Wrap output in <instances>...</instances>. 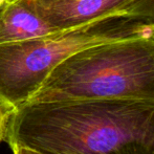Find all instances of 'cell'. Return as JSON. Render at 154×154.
<instances>
[{
	"label": "cell",
	"mask_w": 154,
	"mask_h": 154,
	"mask_svg": "<svg viewBox=\"0 0 154 154\" xmlns=\"http://www.w3.org/2000/svg\"><path fill=\"white\" fill-rule=\"evenodd\" d=\"M4 140L42 154H154V100L29 102L10 112Z\"/></svg>",
	"instance_id": "1"
},
{
	"label": "cell",
	"mask_w": 154,
	"mask_h": 154,
	"mask_svg": "<svg viewBox=\"0 0 154 154\" xmlns=\"http://www.w3.org/2000/svg\"><path fill=\"white\" fill-rule=\"evenodd\" d=\"M92 99L154 100L153 34L73 54L53 69L29 102Z\"/></svg>",
	"instance_id": "2"
},
{
	"label": "cell",
	"mask_w": 154,
	"mask_h": 154,
	"mask_svg": "<svg viewBox=\"0 0 154 154\" xmlns=\"http://www.w3.org/2000/svg\"><path fill=\"white\" fill-rule=\"evenodd\" d=\"M154 26L121 13L42 38L0 45V106L12 111L40 89L53 69L80 51L152 34Z\"/></svg>",
	"instance_id": "3"
},
{
	"label": "cell",
	"mask_w": 154,
	"mask_h": 154,
	"mask_svg": "<svg viewBox=\"0 0 154 154\" xmlns=\"http://www.w3.org/2000/svg\"><path fill=\"white\" fill-rule=\"evenodd\" d=\"M51 26L60 31L125 13L135 0H24ZM126 14V13H125Z\"/></svg>",
	"instance_id": "4"
},
{
	"label": "cell",
	"mask_w": 154,
	"mask_h": 154,
	"mask_svg": "<svg viewBox=\"0 0 154 154\" xmlns=\"http://www.w3.org/2000/svg\"><path fill=\"white\" fill-rule=\"evenodd\" d=\"M59 32L24 0L0 3V45L42 38Z\"/></svg>",
	"instance_id": "5"
},
{
	"label": "cell",
	"mask_w": 154,
	"mask_h": 154,
	"mask_svg": "<svg viewBox=\"0 0 154 154\" xmlns=\"http://www.w3.org/2000/svg\"><path fill=\"white\" fill-rule=\"evenodd\" d=\"M125 13L154 26V0H135Z\"/></svg>",
	"instance_id": "6"
},
{
	"label": "cell",
	"mask_w": 154,
	"mask_h": 154,
	"mask_svg": "<svg viewBox=\"0 0 154 154\" xmlns=\"http://www.w3.org/2000/svg\"><path fill=\"white\" fill-rule=\"evenodd\" d=\"M10 112V110L0 106V142H2L5 138L6 125H8V119Z\"/></svg>",
	"instance_id": "7"
},
{
	"label": "cell",
	"mask_w": 154,
	"mask_h": 154,
	"mask_svg": "<svg viewBox=\"0 0 154 154\" xmlns=\"http://www.w3.org/2000/svg\"><path fill=\"white\" fill-rule=\"evenodd\" d=\"M12 150L14 154H42L35 150H32V149L23 148V147H15V148H12Z\"/></svg>",
	"instance_id": "8"
},
{
	"label": "cell",
	"mask_w": 154,
	"mask_h": 154,
	"mask_svg": "<svg viewBox=\"0 0 154 154\" xmlns=\"http://www.w3.org/2000/svg\"><path fill=\"white\" fill-rule=\"evenodd\" d=\"M18 1V0H0V3H4V2H14Z\"/></svg>",
	"instance_id": "9"
},
{
	"label": "cell",
	"mask_w": 154,
	"mask_h": 154,
	"mask_svg": "<svg viewBox=\"0 0 154 154\" xmlns=\"http://www.w3.org/2000/svg\"><path fill=\"white\" fill-rule=\"evenodd\" d=\"M152 34H153V37H154V29H153V32H152Z\"/></svg>",
	"instance_id": "10"
}]
</instances>
